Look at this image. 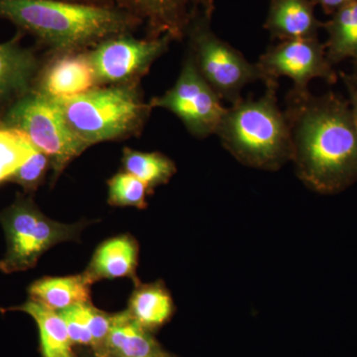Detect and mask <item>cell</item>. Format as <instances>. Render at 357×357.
I'll return each mask as SVG.
<instances>
[{
	"label": "cell",
	"instance_id": "obj_1",
	"mask_svg": "<svg viewBox=\"0 0 357 357\" xmlns=\"http://www.w3.org/2000/svg\"><path fill=\"white\" fill-rule=\"evenodd\" d=\"M292 139V161L312 191L337 194L357 182V126L349 100L328 91L290 89L284 110Z\"/></svg>",
	"mask_w": 357,
	"mask_h": 357
},
{
	"label": "cell",
	"instance_id": "obj_2",
	"mask_svg": "<svg viewBox=\"0 0 357 357\" xmlns=\"http://www.w3.org/2000/svg\"><path fill=\"white\" fill-rule=\"evenodd\" d=\"M0 20L50 54L86 51L114 35L142 29L128 13L66 0H0Z\"/></svg>",
	"mask_w": 357,
	"mask_h": 357
},
{
	"label": "cell",
	"instance_id": "obj_3",
	"mask_svg": "<svg viewBox=\"0 0 357 357\" xmlns=\"http://www.w3.org/2000/svg\"><path fill=\"white\" fill-rule=\"evenodd\" d=\"M258 100H243L227 109L217 131L222 146L243 165L276 171L292 160V139L277 100L278 81H268Z\"/></svg>",
	"mask_w": 357,
	"mask_h": 357
},
{
	"label": "cell",
	"instance_id": "obj_4",
	"mask_svg": "<svg viewBox=\"0 0 357 357\" xmlns=\"http://www.w3.org/2000/svg\"><path fill=\"white\" fill-rule=\"evenodd\" d=\"M57 102L73 132L89 147L138 135L152 110L139 84L98 86Z\"/></svg>",
	"mask_w": 357,
	"mask_h": 357
},
{
	"label": "cell",
	"instance_id": "obj_5",
	"mask_svg": "<svg viewBox=\"0 0 357 357\" xmlns=\"http://www.w3.org/2000/svg\"><path fill=\"white\" fill-rule=\"evenodd\" d=\"M0 126L25 134L38 151L50 157L53 185L70 162L89 148L73 132L57 100L34 89L6 110Z\"/></svg>",
	"mask_w": 357,
	"mask_h": 357
},
{
	"label": "cell",
	"instance_id": "obj_6",
	"mask_svg": "<svg viewBox=\"0 0 357 357\" xmlns=\"http://www.w3.org/2000/svg\"><path fill=\"white\" fill-rule=\"evenodd\" d=\"M6 230L7 251L0 261L4 273L25 271L36 265L45 251L64 241L77 238L82 225H63L44 215L31 198L18 195L0 215Z\"/></svg>",
	"mask_w": 357,
	"mask_h": 357
},
{
	"label": "cell",
	"instance_id": "obj_7",
	"mask_svg": "<svg viewBox=\"0 0 357 357\" xmlns=\"http://www.w3.org/2000/svg\"><path fill=\"white\" fill-rule=\"evenodd\" d=\"M211 24V20H204L192 27L187 37L189 55L220 100L234 105L243 98L246 84L262 81L261 73L241 52L220 39Z\"/></svg>",
	"mask_w": 357,
	"mask_h": 357
},
{
	"label": "cell",
	"instance_id": "obj_8",
	"mask_svg": "<svg viewBox=\"0 0 357 357\" xmlns=\"http://www.w3.org/2000/svg\"><path fill=\"white\" fill-rule=\"evenodd\" d=\"M128 13L139 21L146 38L183 41L195 25L213 20L215 0H66Z\"/></svg>",
	"mask_w": 357,
	"mask_h": 357
},
{
	"label": "cell",
	"instance_id": "obj_9",
	"mask_svg": "<svg viewBox=\"0 0 357 357\" xmlns=\"http://www.w3.org/2000/svg\"><path fill=\"white\" fill-rule=\"evenodd\" d=\"M151 109L172 112L192 135L206 138L217 134L227 109L210 84L199 74L188 54L175 84L163 96L152 98Z\"/></svg>",
	"mask_w": 357,
	"mask_h": 357
},
{
	"label": "cell",
	"instance_id": "obj_10",
	"mask_svg": "<svg viewBox=\"0 0 357 357\" xmlns=\"http://www.w3.org/2000/svg\"><path fill=\"white\" fill-rule=\"evenodd\" d=\"M169 36L139 39L132 33L114 35L89 49L100 86L139 84L152 65L168 51Z\"/></svg>",
	"mask_w": 357,
	"mask_h": 357
},
{
	"label": "cell",
	"instance_id": "obj_11",
	"mask_svg": "<svg viewBox=\"0 0 357 357\" xmlns=\"http://www.w3.org/2000/svg\"><path fill=\"white\" fill-rule=\"evenodd\" d=\"M262 81H278L281 77L292 79L294 89L309 91L310 82L325 79L335 84L337 74L326 58L325 44L319 39L281 41L269 47L256 63Z\"/></svg>",
	"mask_w": 357,
	"mask_h": 357
},
{
	"label": "cell",
	"instance_id": "obj_12",
	"mask_svg": "<svg viewBox=\"0 0 357 357\" xmlns=\"http://www.w3.org/2000/svg\"><path fill=\"white\" fill-rule=\"evenodd\" d=\"M89 50L51 54L40 70L34 91L52 98H73L98 88Z\"/></svg>",
	"mask_w": 357,
	"mask_h": 357
},
{
	"label": "cell",
	"instance_id": "obj_13",
	"mask_svg": "<svg viewBox=\"0 0 357 357\" xmlns=\"http://www.w3.org/2000/svg\"><path fill=\"white\" fill-rule=\"evenodd\" d=\"M25 35L18 31L0 43V119L6 110L34 89L43 61L36 50L21 44Z\"/></svg>",
	"mask_w": 357,
	"mask_h": 357
},
{
	"label": "cell",
	"instance_id": "obj_14",
	"mask_svg": "<svg viewBox=\"0 0 357 357\" xmlns=\"http://www.w3.org/2000/svg\"><path fill=\"white\" fill-rule=\"evenodd\" d=\"M312 0H270L264 28L280 41L318 38L324 23L314 15Z\"/></svg>",
	"mask_w": 357,
	"mask_h": 357
},
{
	"label": "cell",
	"instance_id": "obj_15",
	"mask_svg": "<svg viewBox=\"0 0 357 357\" xmlns=\"http://www.w3.org/2000/svg\"><path fill=\"white\" fill-rule=\"evenodd\" d=\"M149 330L128 311L112 314V326L103 357H148L161 352Z\"/></svg>",
	"mask_w": 357,
	"mask_h": 357
},
{
	"label": "cell",
	"instance_id": "obj_16",
	"mask_svg": "<svg viewBox=\"0 0 357 357\" xmlns=\"http://www.w3.org/2000/svg\"><path fill=\"white\" fill-rule=\"evenodd\" d=\"M137 260L138 244L135 239L129 236H116L96 249L86 272L95 282L126 277L137 282Z\"/></svg>",
	"mask_w": 357,
	"mask_h": 357
},
{
	"label": "cell",
	"instance_id": "obj_17",
	"mask_svg": "<svg viewBox=\"0 0 357 357\" xmlns=\"http://www.w3.org/2000/svg\"><path fill=\"white\" fill-rule=\"evenodd\" d=\"M95 283L86 271L67 277H44L30 286L32 301L56 312L77 304L91 303V286Z\"/></svg>",
	"mask_w": 357,
	"mask_h": 357
},
{
	"label": "cell",
	"instance_id": "obj_18",
	"mask_svg": "<svg viewBox=\"0 0 357 357\" xmlns=\"http://www.w3.org/2000/svg\"><path fill=\"white\" fill-rule=\"evenodd\" d=\"M13 310L27 312L36 321L43 357H76L67 326L58 312L32 300Z\"/></svg>",
	"mask_w": 357,
	"mask_h": 357
},
{
	"label": "cell",
	"instance_id": "obj_19",
	"mask_svg": "<svg viewBox=\"0 0 357 357\" xmlns=\"http://www.w3.org/2000/svg\"><path fill=\"white\" fill-rule=\"evenodd\" d=\"M323 27L328 32L326 58L335 65L352 59L357 66V0L338 9Z\"/></svg>",
	"mask_w": 357,
	"mask_h": 357
},
{
	"label": "cell",
	"instance_id": "obj_20",
	"mask_svg": "<svg viewBox=\"0 0 357 357\" xmlns=\"http://www.w3.org/2000/svg\"><path fill=\"white\" fill-rule=\"evenodd\" d=\"M128 312L147 330L159 328L174 312V303L165 286L157 282L140 285L134 291Z\"/></svg>",
	"mask_w": 357,
	"mask_h": 357
},
{
	"label": "cell",
	"instance_id": "obj_21",
	"mask_svg": "<svg viewBox=\"0 0 357 357\" xmlns=\"http://www.w3.org/2000/svg\"><path fill=\"white\" fill-rule=\"evenodd\" d=\"M121 162L126 172L139 178L151 190L167 184L177 172L172 160L160 152H140L126 147Z\"/></svg>",
	"mask_w": 357,
	"mask_h": 357
},
{
	"label": "cell",
	"instance_id": "obj_22",
	"mask_svg": "<svg viewBox=\"0 0 357 357\" xmlns=\"http://www.w3.org/2000/svg\"><path fill=\"white\" fill-rule=\"evenodd\" d=\"M37 151L25 134L0 126V183L8 181Z\"/></svg>",
	"mask_w": 357,
	"mask_h": 357
},
{
	"label": "cell",
	"instance_id": "obj_23",
	"mask_svg": "<svg viewBox=\"0 0 357 357\" xmlns=\"http://www.w3.org/2000/svg\"><path fill=\"white\" fill-rule=\"evenodd\" d=\"M107 185L109 204L112 206L146 208V197L152 190L139 178L128 172H121L115 174Z\"/></svg>",
	"mask_w": 357,
	"mask_h": 357
},
{
	"label": "cell",
	"instance_id": "obj_24",
	"mask_svg": "<svg viewBox=\"0 0 357 357\" xmlns=\"http://www.w3.org/2000/svg\"><path fill=\"white\" fill-rule=\"evenodd\" d=\"M49 168H52L50 157L37 151L13 173L8 182L20 185L26 192L37 191L44 182Z\"/></svg>",
	"mask_w": 357,
	"mask_h": 357
},
{
	"label": "cell",
	"instance_id": "obj_25",
	"mask_svg": "<svg viewBox=\"0 0 357 357\" xmlns=\"http://www.w3.org/2000/svg\"><path fill=\"white\" fill-rule=\"evenodd\" d=\"M77 304L58 312L64 319L73 344L93 347V340L89 328V306Z\"/></svg>",
	"mask_w": 357,
	"mask_h": 357
},
{
	"label": "cell",
	"instance_id": "obj_26",
	"mask_svg": "<svg viewBox=\"0 0 357 357\" xmlns=\"http://www.w3.org/2000/svg\"><path fill=\"white\" fill-rule=\"evenodd\" d=\"M312 1L316 6H321L324 13L328 15H333V13H337L338 9L347 6L354 0H312Z\"/></svg>",
	"mask_w": 357,
	"mask_h": 357
},
{
	"label": "cell",
	"instance_id": "obj_27",
	"mask_svg": "<svg viewBox=\"0 0 357 357\" xmlns=\"http://www.w3.org/2000/svg\"><path fill=\"white\" fill-rule=\"evenodd\" d=\"M340 76L342 77L345 86L356 89L357 91V70L354 74H345V73H340Z\"/></svg>",
	"mask_w": 357,
	"mask_h": 357
},
{
	"label": "cell",
	"instance_id": "obj_28",
	"mask_svg": "<svg viewBox=\"0 0 357 357\" xmlns=\"http://www.w3.org/2000/svg\"><path fill=\"white\" fill-rule=\"evenodd\" d=\"M347 91H349V105H351V109L352 115H354V121L357 126V91L356 89L347 86Z\"/></svg>",
	"mask_w": 357,
	"mask_h": 357
},
{
	"label": "cell",
	"instance_id": "obj_29",
	"mask_svg": "<svg viewBox=\"0 0 357 357\" xmlns=\"http://www.w3.org/2000/svg\"><path fill=\"white\" fill-rule=\"evenodd\" d=\"M148 357H172V356H169V354H167V352L162 351L161 352H159V354H155V356H148Z\"/></svg>",
	"mask_w": 357,
	"mask_h": 357
},
{
	"label": "cell",
	"instance_id": "obj_30",
	"mask_svg": "<svg viewBox=\"0 0 357 357\" xmlns=\"http://www.w3.org/2000/svg\"><path fill=\"white\" fill-rule=\"evenodd\" d=\"M88 357H91V356H88ZM93 357H96V356H93Z\"/></svg>",
	"mask_w": 357,
	"mask_h": 357
}]
</instances>
